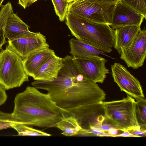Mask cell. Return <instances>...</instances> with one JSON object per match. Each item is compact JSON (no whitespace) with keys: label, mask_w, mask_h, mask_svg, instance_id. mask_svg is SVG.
I'll return each mask as SVG.
<instances>
[{"label":"cell","mask_w":146,"mask_h":146,"mask_svg":"<svg viewBox=\"0 0 146 146\" xmlns=\"http://www.w3.org/2000/svg\"><path fill=\"white\" fill-rule=\"evenodd\" d=\"M64 66L51 81L35 80L31 85L46 91L61 110L103 102L106 94L96 83L85 79L72 56L62 58Z\"/></svg>","instance_id":"1"},{"label":"cell","mask_w":146,"mask_h":146,"mask_svg":"<svg viewBox=\"0 0 146 146\" xmlns=\"http://www.w3.org/2000/svg\"><path fill=\"white\" fill-rule=\"evenodd\" d=\"M11 114L17 123L42 127H56L62 117L50 95L33 86L16 94Z\"/></svg>","instance_id":"2"},{"label":"cell","mask_w":146,"mask_h":146,"mask_svg":"<svg viewBox=\"0 0 146 146\" xmlns=\"http://www.w3.org/2000/svg\"><path fill=\"white\" fill-rule=\"evenodd\" d=\"M65 20L75 38L104 53L112 51L115 43V30L109 25L94 22L68 13Z\"/></svg>","instance_id":"3"},{"label":"cell","mask_w":146,"mask_h":146,"mask_svg":"<svg viewBox=\"0 0 146 146\" xmlns=\"http://www.w3.org/2000/svg\"><path fill=\"white\" fill-rule=\"evenodd\" d=\"M106 120L122 131L139 130L137 119L136 101L131 96L119 100L102 102Z\"/></svg>","instance_id":"4"},{"label":"cell","mask_w":146,"mask_h":146,"mask_svg":"<svg viewBox=\"0 0 146 146\" xmlns=\"http://www.w3.org/2000/svg\"><path fill=\"white\" fill-rule=\"evenodd\" d=\"M23 63L22 58L8 45L0 51V84L6 90L29 81Z\"/></svg>","instance_id":"5"},{"label":"cell","mask_w":146,"mask_h":146,"mask_svg":"<svg viewBox=\"0 0 146 146\" xmlns=\"http://www.w3.org/2000/svg\"><path fill=\"white\" fill-rule=\"evenodd\" d=\"M115 5H103L85 0L69 3L67 13L91 21L109 25L111 23Z\"/></svg>","instance_id":"6"},{"label":"cell","mask_w":146,"mask_h":146,"mask_svg":"<svg viewBox=\"0 0 146 146\" xmlns=\"http://www.w3.org/2000/svg\"><path fill=\"white\" fill-rule=\"evenodd\" d=\"M61 110L64 114L73 116L76 119L82 128L79 134H86L93 127L99 128L106 119L102 102Z\"/></svg>","instance_id":"7"},{"label":"cell","mask_w":146,"mask_h":146,"mask_svg":"<svg viewBox=\"0 0 146 146\" xmlns=\"http://www.w3.org/2000/svg\"><path fill=\"white\" fill-rule=\"evenodd\" d=\"M72 58L80 72L86 79L102 84L106 77V74L109 73L105 66L107 60L101 56Z\"/></svg>","instance_id":"8"},{"label":"cell","mask_w":146,"mask_h":146,"mask_svg":"<svg viewBox=\"0 0 146 146\" xmlns=\"http://www.w3.org/2000/svg\"><path fill=\"white\" fill-rule=\"evenodd\" d=\"M111 70L114 82L121 91L133 98H145L140 82L124 66L119 63H115L111 65Z\"/></svg>","instance_id":"9"},{"label":"cell","mask_w":146,"mask_h":146,"mask_svg":"<svg viewBox=\"0 0 146 146\" xmlns=\"http://www.w3.org/2000/svg\"><path fill=\"white\" fill-rule=\"evenodd\" d=\"M120 58L134 69L142 67L146 55V31L140 30L131 45L120 52Z\"/></svg>","instance_id":"10"},{"label":"cell","mask_w":146,"mask_h":146,"mask_svg":"<svg viewBox=\"0 0 146 146\" xmlns=\"http://www.w3.org/2000/svg\"><path fill=\"white\" fill-rule=\"evenodd\" d=\"M8 46L23 59L38 50L49 47L46 37L40 32L23 38L8 40Z\"/></svg>","instance_id":"11"},{"label":"cell","mask_w":146,"mask_h":146,"mask_svg":"<svg viewBox=\"0 0 146 146\" xmlns=\"http://www.w3.org/2000/svg\"><path fill=\"white\" fill-rule=\"evenodd\" d=\"M144 19L142 15L121 1L115 5L109 25L114 30L126 26H141Z\"/></svg>","instance_id":"12"},{"label":"cell","mask_w":146,"mask_h":146,"mask_svg":"<svg viewBox=\"0 0 146 146\" xmlns=\"http://www.w3.org/2000/svg\"><path fill=\"white\" fill-rule=\"evenodd\" d=\"M55 53L53 50L47 47L29 54L23 59V65L27 74L33 79L42 67Z\"/></svg>","instance_id":"13"},{"label":"cell","mask_w":146,"mask_h":146,"mask_svg":"<svg viewBox=\"0 0 146 146\" xmlns=\"http://www.w3.org/2000/svg\"><path fill=\"white\" fill-rule=\"evenodd\" d=\"M29 27L16 13H11L4 28V35L9 41H12L32 35L35 32L29 31Z\"/></svg>","instance_id":"14"},{"label":"cell","mask_w":146,"mask_h":146,"mask_svg":"<svg viewBox=\"0 0 146 146\" xmlns=\"http://www.w3.org/2000/svg\"><path fill=\"white\" fill-rule=\"evenodd\" d=\"M64 66L62 58L55 53L42 67L33 79L35 80H52L57 77L59 71Z\"/></svg>","instance_id":"15"},{"label":"cell","mask_w":146,"mask_h":146,"mask_svg":"<svg viewBox=\"0 0 146 146\" xmlns=\"http://www.w3.org/2000/svg\"><path fill=\"white\" fill-rule=\"evenodd\" d=\"M141 29V26H128L115 29L114 48L119 54L122 50L128 48L131 45Z\"/></svg>","instance_id":"16"},{"label":"cell","mask_w":146,"mask_h":146,"mask_svg":"<svg viewBox=\"0 0 146 146\" xmlns=\"http://www.w3.org/2000/svg\"><path fill=\"white\" fill-rule=\"evenodd\" d=\"M70 50L72 57L86 58L102 55L108 56L101 51L76 38L69 40Z\"/></svg>","instance_id":"17"},{"label":"cell","mask_w":146,"mask_h":146,"mask_svg":"<svg viewBox=\"0 0 146 146\" xmlns=\"http://www.w3.org/2000/svg\"><path fill=\"white\" fill-rule=\"evenodd\" d=\"M62 113V119L56 124V127L60 129L62 132L61 134L66 136H72L78 134L82 128L76 119L73 116L66 115Z\"/></svg>","instance_id":"18"},{"label":"cell","mask_w":146,"mask_h":146,"mask_svg":"<svg viewBox=\"0 0 146 146\" xmlns=\"http://www.w3.org/2000/svg\"><path fill=\"white\" fill-rule=\"evenodd\" d=\"M13 12V7L10 2L1 6L0 10V50L7 42L4 35V28L8 17Z\"/></svg>","instance_id":"19"},{"label":"cell","mask_w":146,"mask_h":146,"mask_svg":"<svg viewBox=\"0 0 146 146\" xmlns=\"http://www.w3.org/2000/svg\"><path fill=\"white\" fill-rule=\"evenodd\" d=\"M135 112L140 129H146V100L145 98H135Z\"/></svg>","instance_id":"20"},{"label":"cell","mask_w":146,"mask_h":146,"mask_svg":"<svg viewBox=\"0 0 146 146\" xmlns=\"http://www.w3.org/2000/svg\"><path fill=\"white\" fill-rule=\"evenodd\" d=\"M11 128L17 131L19 136H49L51 135L50 134L21 123H15Z\"/></svg>","instance_id":"21"},{"label":"cell","mask_w":146,"mask_h":146,"mask_svg":"<svg viewBox=\"0 0 146 146\" xmlns=\"http://www.w3.org/2000/svg\"><path fill=\"white\" fill-rule=\"evenodd\" d=\"M55 13L59 20L63 22L66 19L67 13L69 3L66 0H51Z\"/></svg>","instance_id":"22"},{"label":"cell","mask_w":146,"mask_h":146,"mask_svg":"<svg viewBox=\"0 0 146 146\" xmlns=\"http://www.w3.org/2000/svg\"><path fill=\"white\" fill-rule=\"evenodd\" d=\"M124 3L146 18V0H121Z\"/></svg>","instance_id":"23"},{"label":"cell","mask_w":146,"mask_h":146,"mask_svg":"<svg viewBox=\"0 0 146 146\" xmlns=\"http://www.w3.org/2000/svg\"><path fill=\"white\" fill-rule=\"evenodd\" d=\"M0 121L17 123L13 117L11 113H8L0 110Z\"/></svg>","instance_id":"24"},{"label":"cell","mask_w":146,"mask_h":146,"mask_svg":"<svg viewBox=\"0 0 146 146\" xmlns=\"http://www.w3.org/2000/svg\"><path fill=\"white\" fill-rule=\"evenodd\" d=\"M103 5H116L121 0H85Z\"/></svg>","instance_id":"25"},{"label":"cell","mask_w":146,"mask_h":146,"mask_svg":"<svg viewBox=\"0 0 146 146\" xmlns=\"http://www.w3.org/2000/svg\"><path fill=\"white\" fill-rule=\"evenodd\" d=\"M6 90L0 84V106L5 103L7 99V96Z\"/></svg>","instance_id":"26"},{"label":"cell","mask_w":146,"mask_h":146,"mask_svg":"<svg viewBox=\"0 0 146 146\" xmlns=\"http://www.w3.org/2000/svg\"><path fill=\"white\" fill-rule=\"evenodd\" d=\"M38 0H18V4L24 9L30 6Z\"/></svg>","instance_id":"27"},{"label":"cell","mask_w":146,"mask_h":146,"mask_svg":"<svg viewBox=\"0 0 146 146\" xmlns=\"http://www.w3.org/2000/svg\"><path fill=\"white\" fill-rule=\"evenodd\" d=\"M129 132L135 137L146 136V129H140L139 130H131Z\"/></svg>","instance_id":"28"},{"label":"cell","mask_w":146,"mask_h":146,"mask_svg":"<svg viewBox=\"0 0 146 146\" xmlns=\"http://www.w3.org/2000/svg\"><path fill=\"white\" fill-rule=\"evenodd\" d=\"M14 123H15L0 121V130L11 128L12 126Z\"/></svg>","instance_id":"29"},{"label":"cell","mask_w":146,"mask_h":146,"mask_svg":"<svg viewBox=\"0 0 146 146\" xmlns=\"http://www.w3.org/2000/svg\"><path fill=\"white\" fill-rule=\"evenodd\" d=\"M119 130L114 127H111L107 132L109 136L115 137L118 134Z\"/></svg>","instance_id":"30"},{"label":"cell","mask_w":146,"mask_h":146,"mask_svg":"<svg viewBox=\"0 0 146 146\" xmlns=\"http://www.w3.org/2000/svg\"><path fill=\"white\" fill-rule=\"evenodd\" d=\"M104 122L100 126L99 128L102 132H107L111 127L113 126L109 123H104Z\"/></svg>","instance_id":"31"},{"label":"cell","mask_w":146,"mask_h":146,"mask_svg":"<svg viewBox=\"0 0 146 146\" xmlns=\"http://www.w3.org/2000/svg\"><path fill=\"white\" fill-rule=\"evenodd\" d=\"M115 137H135L134 135L132 134L129 131H123L122 133L118 134Z\"/></svg>","instance_id":"32"},{"label":"cell","mask_w":146,"mask_h":146,"mask_svg":"<svg viewBox=\"0 0 146 146\" xmlns=\"http://www.w3.org/2000/svg\"><path fill=\"white\" fill-rule=\"evenodd\" d=\"M4 0H0V7H1L2 5V3Z\"/></svg>","instance_id":"33"},{"label":"cell","mask_w":146,"mask_h":146,"mask_svg":"<svg viewBox=\"0 0 146 146\" xmlns=\"http://www.w3.org/2000/svg\"><path fill=\"white\" fill-rule=\"evenodd\" d=\"M69 3H70L71 2L73 1H75L76 0H66Z\"/></svg>","instance_id":"34"},{"label":"cell","mask_w":146,"mask_h":146,"mask_svg":"<svg viewBox=\"0 0 146 146\" xmlns=\"http://www.w3.org/2000/svg\"></svg>","instance_id":"35"}]
</instances>
